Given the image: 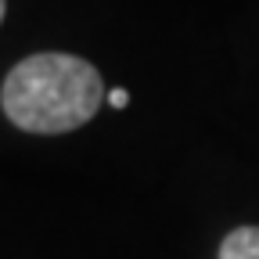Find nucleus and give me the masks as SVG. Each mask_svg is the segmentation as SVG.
I'll return each mask as SVG.
<instances>
[{"label":"nucleus","instance_id":"f257e3e1","mask_svg":"<svg viewBox=\"0 0 259 259\" xmlns=\"http://www.w3.org/2000/svg\"><path fill=\"white\" fill-rule=\"evenodd\" d=\"M108 101L105 79L79 54L40 51L22 58L0 87V108L25 134H72Z\"/></svg>","mask_w":259,"mask_h":259},{"label":"nucleus","instance_id":"f03ea898","mask_svg":"<svg viewBox=\"0 0 259 259\" xmlns=\"http://www.w3.org/2000/svg\"><path fill=\"white\" fill-rule=\"evenodd\" d=\"M216 259H259V227H252V223L234 227V231L220 241Z\"/></svg>","mask_w":259,"mask_h":259},{"label":"nucleus","instance_id":"7ed1b4c3","mask_svg":"<svg viewBox=\"0 0 259 259\" xmlns=\"http://www.w3.org/2000/svg\"><path fill=\"white\" fill-rule=\"evenodd\" d=\"M108 105L112 108H126L130 105V94L126 90H108Z\"/></svg>","mask_w":259,"mask_h":259},{"label":"nucleus","instance_id":"20e7f679","mask_svg":"<svg viewBox=\"0 0 259 259\" xmlns=\"http://www.w3.org/2000/svg\"><path fill=\"white\" fill-rule=\"evenodd\" d=\"M4 11H8V0H0V22H4Z\"/></svg>","mask_w":259,"mask_h":259}]
</instances>
